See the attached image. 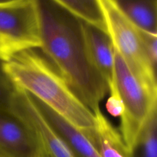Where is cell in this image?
Listing matches in <instances>:
<instances>
[{"instance_id":"1","label":"cell","mask_w":157,"mask_h":157,"mask_svg":"<svg viewBox=\"0 0 157 157\" xmlns=\"http://www.w3.org/2000/svg\"><path fill=\"white\" fill-rule=\"evenodd\" d=\"M41 41V51L71 88L93 112L108 87L94 66L84 32V21L52 0H33Z\"/></svg>"},{"instance_id":"2","label":"cell","mask_w":157,"mask_h":157,"mask_svg":"<svg viewBox=\"0 0 157 157\" xmlns=\"http://www.w3.org/2000/svg\"><path fill=\"white\" fill-rule=\"evenodd\" d=\"M15 89L24 90L82 132L94 125L93 112L72 90L41 49L23 51L3 64Z\"/></svg>"},{"instance_id":"3","label":"cell","mask_w":157,"mask_h":157,"mask_svg":"<svg viewBox=\"0 0 157 157\" xmlns=\"http://www.w3.org/2000/svg\"><path fill=\"white\" fill-rule=\"evenodd\" d=\"M113 49L115 80L124 108L119 131L127 150L131 153L146 124L156 111L157 90L138 79L122 56Z\"/></svg>"},{"instance_id":"4","label":"cell","mask_w":157,"mask_h":157,"mask_svg":"<svg viewBox=\"0 0 157 157\" xmlns=\"http://www.w3.org/2000/svg\"><path fill=\"white\" fill-rule=\"evenodd\" d=\"M107 33L113 48L122 56L133 75L157 90L156 69L146 51L144 31L138 29L116 6L113 0H98Z\"/></svg>"},{"instance_id":"5","label":"cell","mask_w":157,"mask_h":157,"mask_svg":"<svg viewBox=\"0 0 157 157\" xmlns=\"http://www.w3.org/2000/svg\"><path fill=\"white\" fill-rule=\"evenodd\" d=\"M41 48L33 0L0 6V61L7 62L23 51Z\"/></svg>"},{"instance_id":"6","label":"cell","mask_w":157,"mask_h":157,"mask_svg":"<svg viewBox=\"0 0 157 157\" xmlns=\"http://www.w3.org/2000/svg\"><path fill=\"white\" fill-rule=\"evenodd\" d=\"M11 111L32 133L37 147L36 157H76L48 122L33 97L29 93L15 90Z\"/></svg>"},{"instance_id":"7","label":"cell","mask_w":157,"mask_h":157,"mask_svg":"<svg viewBox=\"0 0 157 157\" xmlns=\"http://www.w3.org/2000/svg\"><path fill=\"white\" fill-rule=\"evenodd\" d=\"M32 133L12 111L0 109V154L3 157H35Z\"/></svg>"},{"instance_id":"8","label":"cell","mask_w":157,"mask_h":157,"mask_svg":"<svg viewBox=\"0 0 157 157\" xmlns=\"http://www.w3.org/2000/svg\"><path fill=\"white\" fill-rule=\"evenodd\" d=\"M86 45L90 60L108 89L116 84L113 45L107 32L84 22Z\"/></svg>"},{"instance_id":"9","label":"cell","mask_w":157,"mask_h":157,"mask_svg":"<svg viewBox=\"0 0 157 157\" xmlns=\"http://www.w3.org/2000/svg\"><path fill=\"white\" fill-rule=\"evenodd\" d=\"M94 125L81 133L91 142L101 157H131L121 133L103 114L95 112Z\"/></svg>"},{"instance_id":"10","label":"cell","mask_w":157,"mask_h":157,"mask_svg":"<svg viewBox=\"0 0 157 157\" xmlns=\"http://www.w3.org/2000/svg\"><path fill=\"white\" fill-rule=\"evenodd\" d=\"M33 98L48 122L64 140L76 157H101L91 142L81 131L42 103Z\"/></svg>"},{"instance_id":"11","label":"cell","mask_w":157,"mask_h":157,"mask_svg":"<svg viewBox=\"0 0 157 157\" xmlns=\"http://www.w3.org/2000/svg\"><path fill=\"white\" fill-rule=\"evenodd\" d=\"M118 9L138 29L157 35V0H113Z\"/></svg>"},{"instance_id":"12","label":"cell","mask_w":157,"mask_h":157,"mask_svg":"<svg viewBox=\"0 0 157 157\" xmlns=\"http://www.w3.org/2000/svg\"><path fill=\"white\" fill-rule=\"evenodd\" d=\"M84 22L106 32L98 0H52Z\"/></svg>"},{"instance_id":"13","label":"cell","mask_w":157,"mask_h":157,"mask_svg":"<svg viewBox=\"0 0 157 157\" xmlns=\"http://www.w3.org/2000/svg\"><path fill=\"white\" fill-rule=\"evenodd\" d=\"M157 115L155 111L146 124L130 153L131 157H157Z\"/></svg>"},{"instance_id":"14","label":"cell","mask_w":157,"mask_h":157,"mask_svg":"<svg viewBox=\"0 0 157 157\" xmlns=\"http://www.w3.org/2000/svg\"><path fill=\"white\" fill-rule=\"evenodd\" d=\"M3 64L0 61V109L11 111L15 87L5 73Z\"/></svg>"},{"instance_id":"15","label":"cell","mask_w":157,"mask_h":157,"mask_svg":"<svg viewBox=\"0 0 157 157\" xmlns=\"http://www.w3.org/2000/svg\"><path fill=\"white\" fill-rule=\"evenodd\" d=\"M108 93L109 97L106 103V109L111 116L121 118L124 113V108L117 83L114 86L108 89Z\"/></svg>"},{"instance_id":"16","label":"cell","mask_w":157,"mask_h":157,"mask_svg":"<svg viewBox=\"0 0 157 157\" xmlns=\"http://www.w3.org/2000/svg\"><path fill=\"white\" fill-rule=\"evenodd\" d=\"M144 41L149 60L152 66L156 69L157 35L144 32Z\"/></svg>"},{"instance_id":"17","label":"cell","mask_w":157,"mask_h":157,"mask_svg":"<svg viewBox=\"0 0 157 157\" xmlns=\"http://www.w3.org/2000/svg\"><path fill=\"white\" fill-rule=\"evenodd\" d=\"M26 1H29V0H0V6H2V5L15 4V3H20Z\"/></svg>"},{"instance_id":"18","label":"cell","mask_w":157,"mask_h":157,"mask_svg":"<svg viewBox=\"0 0 157 157\" xmlns=\"http://www.w3.org/2000/svg\"><path fill=\"white\" fill-rule=\"evenodd\" d=\"M0 157H3V156H2V155H1V154H0Z\"/></svg>"},{"instance_id":"19","label":"cell","mask_w":157,"mask_h":157,"mask_svg":"<svg viewBox=\"0 0 157 157\" xmlns=\"http://www.w3.org/2000/svg\"><path fill=\"white\" fill-rule=\"evenodd\" d=\"M35 157H36V156H35Z\"/></svg>"}]
</instances>
